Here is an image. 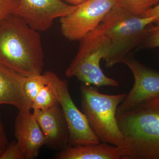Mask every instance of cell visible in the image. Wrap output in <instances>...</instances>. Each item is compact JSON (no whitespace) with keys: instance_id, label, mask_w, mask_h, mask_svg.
Listing matches in <instances>:
<instances>
[{"instance_id":"1","label":"cell","mask_w":159,"mask_h":159,"mask_svg":"<svg viewBox=\"0 0 159 159\" xmlns=\"http://www.w3.org/2000/svg\"><path fill=\"white\" fill-rule=\"evenodd\" d=\"M0 65L25 77L42 74L44 54L39 32L16 15L0 21Z\"/></svg>"},{"instance_id":"2","label":"cell","mask_w":159,"mask_h":159,"mask_svg":"<svg viewBox=\"0 0 159 159\" xmlns=\"http://www.w3.org/2000/svg\"><path fill=\"white\" fill-rule=\"evenodd\" d=\"M123 136L122 159H159V99L116 115Z\"/></svg>"},{"instance_id":"3","label":"cell","mask_w":159,"mask_h":159,"mask_svg":"<svg viewBox=\"0 0 159 159\" xmlns=\"http://www.w3.org/2000/svg\"><path fill=\"white\" fill-rule=\"evenodd\" d=\"M79 50L66 69L68 77H75L86 86L118 87L116 80L106 76L100 66L110 53V39L99 26L80 39Z\"/></svg>"},{"instance_id":"4","label":"cell","mask_w":159,"mask_h":159,"mask_svg":"<svg viewBox=\"0 0 159 159\" xmlns=\"http://www.w3.org/2000/svg\"><path fill=\"white\" fill-rule=\"evenodd\" d=\"M154 24L153 17H145L132 14L116 5L99 25L110 39L111 49L105 60L106 66L111 68L139 47L145 29Z\"/></svg>"},{"instance_id":"5","label":"cell","mask_w":159,"mask_h":159,"mask_svg":"<svg viewBox=\"0 0 159 159\" xmlns=\"http://www.w3.org/2000/svg\"><path fill=\"white\" fill-rule=\"evenodd\" d=\"M82 112L100 142L119 147L123 136L117 122V110L127 94L107 95L98 88L82 85L80 88Z\"/></svg>"},{"instance_id":"6","label":"cell","mask_w":159,"mask_h":159,"mask_svg":"<svg viewBox=\"0 0 159 159\" xmlns=\"http://www.w3.org/2000/svg\"><path fill=\"white\" fill-rule=\"evenodd\" d=\"M51 88L62 109L70 133L69 146L96 144L100 141L91 128L85 115L78 109L70 93L68 83L51 71L46 72Z\"/></svg>"},{"instance_id":"7","label":"cell","mask_w":159,"mask_h":159,"mask_svg":"<svg viewBox=\"0 0 159 159\" xmlns=\"http://www.w3.org/2000/svg\"><path fill=\"white\" fill-rule=\"evenodd\" d=\"M117 0H87L71 14L60 18L61 33L71 41H80L99 26L116 5Z\"/></svg>"},{"instance_id":"8","label":"cell","mask_w":159,"mask_h":159,"mask_svg":"<svg viewBox=\"0 0 159 159\" xmlns=\"http://www.w3.org/2000/svg\"><path fill=\"white\" fill-rule=\"evenodd\" d=\"M121 63L127 66L132 73L134 84L118 106L116 115L127 112L144 102L159 99V71L147 67L128 54Z\"/></svg>"},{"instance_id":"9","label":"cell","mask_w":159,"mask_h":159,"mask_svg":"<svg viewBox=\"0 0 159 159\" xmlns=\"http://www.w3.org/2000/svg\"><path fill=\"white\" fill-rule=\"evenodd\" d=\"M78 6L61 0H19L18 6L13 14L40 32L48 30L54 20L71 14Z\"/></svg>"},{"instance_id":"10","label":"cell","mask_w":159,"mask_h":159,"mask_svg":"<svg viewBox=\"0 0 159 159\" xmlns=\"http://www.w3.org/2000/svg\"><path fill=\"white\" fill-rule=\"evenodd\" d=\"M44 137L45 145L55 150H62L69 146L68 126L59 102L48 109L33 111Z\"/></svg>"},{"instance_id":"11","label":"cell","mask_w":159,"mask_h":159,"mask_svg":"<svg viewBox=\"0 0 159 159\" xmlns=\"http://www.w3.org/2000/svg\"><path fill=\"white\" fill-rule=\"evenodd\" d=\"M15 135L25 159L37 157L45 145L42 131L30 111H19L15 123Z\"/></svg>"},{"instance_id":"12","label":"cell","mask_w":159,"mask_h":159,"mask_svg":"<svg viewBox=\"0 0 159 159\" xmlns=\"http://www.w3.org/2000/svg\"><path fill=\"white\" fill-rule=\"evenodd\" d=\"M25 78L0 65V105H13L19 111H31L32 102L24 91Z\"/></svg>"},{"instance_id":"13","label":"cell","mask_w":159,"mask_h":159,"mask_svg":"<svg viewBox=\"0 0 159 159\" xmlns=\"http://www.w3.org/2000/svg\"><path fill=\"white\" fill-rule=\"evenodd\" d=\"M57 159H122L119 147L102 142L68 146L57 153Z\"/></svg>"},{"instance_id":"14","label":"cell","mask_w":159,"mask_h":159,"mask_svg":"<svg viewBox=\"0 0 159 159\" xmlns=\"http://www.w3.org/2000/svg\"><path fill=\"white\" fill-rule=\"evenodd\" d=\"M159 0H117L116 5L132 13L142 16L157 6Z\"/></svg>"},{"instance_id":"15","label":"cell","mask_w":159,"mask_h":159,"mask_svg":"<svg viewBox=\"0 0 159 159\" xmlns=\"http://www.w3.org/2000/svg\"><path fill=\"white\" fill-rule=\"evenodd\" d=\"M48 82L49 78L46 72L43 74L26 77L24 91L26 97L32 103L40 91Z\"/></svg>"},{"instance_id":"16","label":"cell","mask_w":159,"mask_h":159,"mask_svg":"<svg viewBox=\"0 0 159 159\" xmlns=\"http://www.w3.org/2000/svg\"><path fill=\"white\" fill-rule=\"evenodd\" d=\"M57 102V98L49 83V80L48 84L42 89L32 102L31 107L33 111L44 110L52 107Z\"/></svg>"},{"instance_id":"17","label":"cell","mask_w":159,"mask_h":159,"mask_svg":"<svg viewBox=\"0 0 159 159\" xmlns=\"http://www.w3.org/2000/svg\"><path fill=\"white\" fill-rule=\"evenodd\" d=\"M150 24L143 33L140 48H155L159 47V24Z\"/></svg>"},{"instance_id":"18","label":"cell","mask_w":159,"mask_h":159,"mask_svg":"<svg viewBox=\"0 0 159 159\" xmlns=\"http://www.w3.org/2000/svg\"><path fill=\"white\" fill-rule=\"evenodd\" d=\"M0 159H25L17 142L13 141L7 146L6 150L0 157Z\"/></svg>"},{"instance_id":"19","label":"cell","mask_w":159,"mask_h":159,"mask_svg":"<svg viewBox=\"0 0 159 159\" xmlns=\"http://www.w3.org/2000/svg\"><path fill=\"white\" fill-rule=\"evenodd\" d=\"M19 5V0H0V21L13 14Z\"/></svg>"},{"instance_id":"20","label":"cell","mask_w":159,"mask_h":159,"mask_svg":"<svg viewBox=\"0 0 159 159\" xmlns=\"http://www.w3.org/2000/svg\"><path fill=\"white\" fill-rule=\"evenodd\" d=\"M9 145L7 134L2 119L0 117V157Z\"/></svg>"},{"instance_id":"21","label":"cell","mask_w":159,"mask_h":159,"mask_svg":"<svg viewBox=\"0 0 159 159\" xmlns=\"http://www.w3.org/2000/svg\"><path fill=\"white\" fill-rule=\"evenodd\" d=\"M142 16L145 17H153L154 23L159 24V3L157 6L148 10Z\"/></svg>"},{"instance_id":"22","label":"cell","mask_w":159,"mask_h":159,"mask_svg":"<svg viewBox=\"0 0 159 159\" xmlns=\"http://www.w3.org/2000/svg\"><path fill=\"white\" fill-rule=\"evenodd\" d=\"M67 3L73 6H77L81 3L84 2L87 0H65Z\"/></svg>"}]
</instances>
